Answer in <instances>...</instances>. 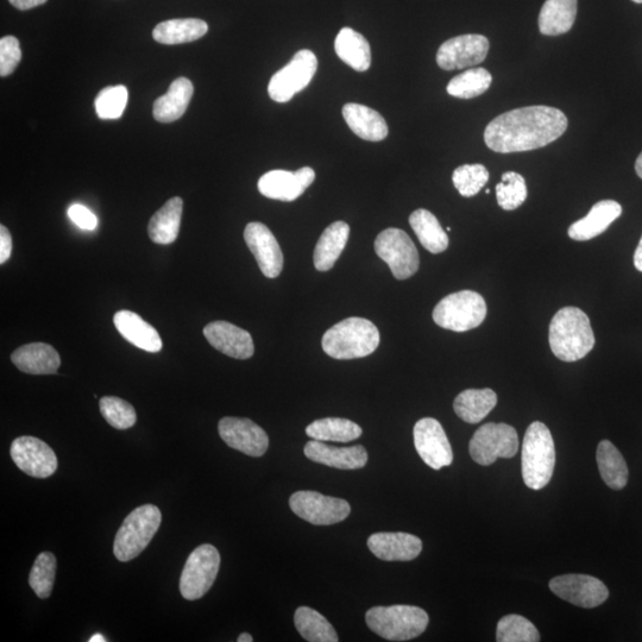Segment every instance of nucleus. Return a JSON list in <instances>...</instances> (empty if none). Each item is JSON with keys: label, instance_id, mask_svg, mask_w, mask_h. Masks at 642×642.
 Instances as JSON below:
<instances>
[{"label": "nucleus", "instance_id": "obj_1", "mask_svg": "<svg viewBox=\"0 0 642 642\" xmlns=\"http://www.w3.org/2000/svg\"><path fill=\"white\" fill-rule=\"evenodd\" d=\"M565 113L550 106H528L496 117L484 131V142L500 154L546 147L568 129Z\"/></svg>", "mask_w": 642, "mask_h": 642}, {"label": "nucleus", "instance_id": "obj_2", "mask_svg": "<svg viewBox=\"0 0 642 642\" xmlns=\"http://www.w3.org/2000/svg\"><path fill=\"white\" fill-rule=\"evenodd\" d=\"M549 341L558 360H582L595 346V335L587 314L577 307L559 310L550 324Z\"/></svg>", "mask_w": 642, "mask_h": 642}, {"label": "nucleus", "instance_id": "obj_3", "mask_svg": "<svg viewBox=\"0 0 642 642\" xmlns=\"http://www.w3.org/2000/svg\"><path fill=\"white\" fill-rule=\"evenodd\" d=\"M323 350L335 360L367 357L380 345V332L370 320L348 318L325 332Z\"/></svg>", "mask_w": 642, "mask_h": 642}, {"label": "nucleus", "instance_id": "obj_4", "mask_svg": "<svg viewBox=\"0 0 642 642\" xmlns=\"http://www.w3.org/2000/svg\"><path fill=\"white\" fill-rule=\"evenodd\" d=\"M522 477L528 488L543 489L551 481L556 465V449L547 426L534 421L522 443Z\"/></svg>", "mask_w": 642, "mask_h": 642}, {"label": "nucleus", "instance_id": "obj_5", "mask_svg": "<svg viewBox=\"0 0 642 642\" xmlns=\"http://www.w3.org/2000/svg\"><path fill=\"white\" fill-rule=\"evenodd\" d=\"M365 622L371 631L383 639L408 641L423 634L430 619L424 609L396 604L369 609L365 614Z\"/></svg>", "mask_w": 642, "mask_h": 642}, {"label": "nucleus", "instance_id": "obj_6", "mask_svg": "<svg viewBox=\"0 0 642 642\" xmlns=\"http://www.w3.org/2000/svg\"><path fill=\"white\" fill-rule=\"evenodd\" d=\"M162 514L154 505H143L132 511L119 528L113 544V553L119 562L127 563L147 549L159 531Z\"/></svg>", "mask_w": 642, "mask_h": 642}, {"label": "nucleus", "instance_id": "obj_7", "mask_svg": "<svg viewBox=\"0 0 642 642\" xmlns=\"http://www.w3.org/2000/svg\"><path fill=\"white\" fill-rule=\"evenodd\" d=\"M487 317L482 295L472 291L452 293L434 307L433 320L443 329L467 332L480 326Z\"/></svg>", "mask_w": 642, "mask_h": 642}, {"label": "nucleus", "instance_id": "obj_8", "mask_svg": "<svg viewBox=\"0 0 642 642\" xmlns=\"http://www.w3.org/2000/svg\"><path fill=\"white\" fill-rule=\"evenodd\" d=\"M220 568V555L210 544L200 545L188 557L180 578V593L188 601L209 593Z\"/></svg>", "mask_w": 642, "mask_h": 642}, {"label": "nucleus", "instance_id": "obj_9", "mask_svg": "<svg viewBox=\"0 0 642 642\" xmlns=\"http://www.w3.org/2000/svg\"><path fill=\"white\" fill-rule=\"evenodd\" d=\"M518 450V432L507 424L483 425L475 432L469 445L471 458L483 467L494 464L497 458H513Z\"/></svg>", "mask_w": 642, "mask_h": 642}, {"label": "nucleus", "instance_id": "obj_10", "mask_svg": "<svg viewBox=\"0 0 642 642\" xmlns=\"http://www.w3.org/2000/svg\"><path fill=\"white\" fill-rule=\"evenodd\" d=\"M375 251L388 264L395 279L407 280L419 270L418 249L405 231L394 228L382 231L376 238Z\"/></svg>", "mask_w": 642, "mask_h": 642}, {"label": "nucleus", "instance_id": "obj_11", "mask_svg": "<svg viewBox=\"0 0 642 642\" xmlns=\"http://www.w3.org/2000/svg\"><path fill=\"white\" fill-rule=\"evenodd\" d=\"M318 69V59L311 50H300L286 67L270 79L269 97L276 103H287L311 84Z\"/></svg>", "mask_w": 642, "mask_h": 642}, {"label": "nucleus", "instance_id": "obj_12", "mask_svg": "<svg viewBox=\"0 0 642 642\" xmlns=\"http://www.w3.org/2000/svg\"><path fill=\"white\" fill-rule=\"evenodd\" d=\"M289 507L299 518L317 526L338 524L351 513L348 501L311 490L294 493L289 499Z\"/></svg>", "mask_w": 642, "mask_h": 642}, {"label": "nucleus", "instance_id": "obj_13", "mask_svg": "<svg viewBox=\"0 0 642 642\" xmlns=\"http://www.w3.org/2000/svg\"><path fill=\"white\" fill-rule=\"evenodd\" d=\"M549 585L553 594L581 608L599 607L609 597L606 585L589 575L558 576L551 579Z\"/></svg>", "mask_w": 642, "mask_h": 642}, {"label": "nucleus", "instance_id": "obj_14", "mask_svg": "<svg viewBox=\"0 0 642 642\" xmlns=\"http://www.w3.org/2000/svg\"><path fill=\"white\" fill-rule=\"evenodd\" d=\"M414 445L428 467L439 470L453 462V452L442 424L433 418H424L414 426Z\"/></svg>", "mask_w": 642, "mask_h": 642}, {"label": "nucleus", "instance_id": "obj_15", "mask_svg": "<svg viewBox=\"0 0 642 642\" xmlns=\"http://www.w3.org/2000/svg\"><path fill=\"white\" fill-rule=\"evenodd\" d=\"M489 47V40L483 35L453 37L438 49L437 64L444 71L474 67L486 60Z\"/></svg>", "mask_w": 642, "mask_h": 642}, {"label": "nucleus", "instance_id": "obj_16", "mask_svg": "<svg viewBox=\"0 0 642 642\" xmlns=\"http://www.w3.org/2000/svg\"><path fill=\"white\" fill-rule=\"evenodd\" d=\"M10 453L17 467L31 477L48 478L58 469L55 452L39 438L24 436L15 439Z\"/></svg>", "mask_w": 642, "mask_h": 642}, {"label": "nucleus", "instance_id": "obj_17", "mask_svg": "<svg viewBox=\"0 0 642 642\" xmlns=\"http://www.w3.org/2000/svg\"><path fill=\"white\" fill-rule=\"evenodd\" d=\"M218 432L230 448L250 457H261L269 448V437L250 419L226 417L219 421Z\"/></svg>", "mask_w": 642, "mask_h": 642}, {"label": "nucleus", "instance_id": "obj_18", "mask_svg": "<svg viewBox=\"0 0 642 642\" xmlns=\"http://www.w3.org/2000/svg\"><path fill=\"white\" fill-rule=\"evenodd\" d=\"M314 180L316 173L311 167L298 169L297 172L276 169L261 176L258 191L266 198L291 203L301 197Z\"/></svg>", "mask_w": 642, "mask_h": 642}, {"label": "nucleus", "instance_id": "obj_19", "mask_svg": "<svg viewBox=\"0 0 642 642\" xmlns=\"http://www.w3.org/2000/svg\"><path fill=\"white\" fill-rule=\"evenodd\" d=\"M244 239L266 278L275 279L282 273L283 254L273 232L262 223H250L244 230Z\"/></svg>", "mask_w": 642, "mask_h": 642}, {"label": "nucleus", "instance_id": "obj_20", "mask_svg": "<svg viewBox=\"0 0 642 642\" xmlns=\"http://www.w3.org/2000/svg\"><path fill=\"white\" fill-rule=\"evenodd\" d=\"M204 336L214 349L236 360H248L255 354L250 333L228 321H212L205 327Z\"/></svg>", "mask_w": 642, "mask_h": 642}, {"label": "nucleus", "instance_id": "obj_21", "mask_svg": "<svg viewBox=\"0 0 642 642\" xmlns=\"http://www.w3.org/2000/svg\"><path fill=\"white\" fill-rule=\"evenodd\" d=\"M373 555L386 562H409L420 555L423 541L409 533H375L368 539Z\"/></svg>", "mask_w": 642, "mask_h": 642}, {"label": "nucleus", "instance_id": "obj_22", "mask_svg": "<svg viewBox=\"0 0 642 642\" xmlns=\"http://www.w3.org/2000/svg\"><path fill=\"white\" fill-rule=\"evenodd\" d=\"M304 452L312 462L330 468L356 470L364 468L368 463V452L362 445L336 448V446L326 445L320 440L313 439L306 444Z\"/></svg>", "mask_w": 642, "mask_h": 642}, {"label": "nucleus", "instance_id": "obj_23", "mask_svg": "<svg viewBox=\"0 0 642 642\" xmlns=\"http://www.w3.org/2000/svg\"><path fill=\"white\" fill-rule=\"evenodd\" d=\"M621 214L622 207L618 201L602 200L593 206L587 216L570 226L569 236L578 242L590 241L602 235Z\"/></svg>", "mask_w": 642, "mask_h": 642}, {"label": "nucleus", "instance_id": "obj_24", "mask_svg": "<svg viewBox=\"0 0 642 642\" xmlns=\"http://www.w3.org/2000/svg\"><path fill=\"white\" fill-rule=\"evenodd\" d=\"M18 369L30 375H53L58 373L61 358L53 346L44 343L23 345L11 355Z\"/></svg>", "mask_w": 642, "mask_h": 642}, {"label": "nucleus", "instance_id": "obj_25", "mask_svg": "<svg viewBox=\"0 0 642 642\" xmlns=\"http://www.w3.org/2000/svg\"><path fill=\"white\" fill-rule=\"evenodd\" d=\"M113 323L123 338L136 348L153 354L161 351L162 339L159 332L135 312L119 311L113 317Z\"/></svg>", "mask_w": 642, "mask_h": 642}, {"label": "nucleus", "instance_id": "obj_26", "mask_svg": "<svg viewBox=\"0 0 642 642\" xmlns=\"http://www.w3.org/2000/svg\"><path fill=\"white\" fill-rule=\"evenodd\" d=\"M342 112L352 132L364 141L380 142L389 134L385 118L368 106L349 103L344 105Z\"/></svg>", "mask_w": 642, "mask_h": 642}, {"label": "nucleus", "instance_id": "obj_27", "mask_svg": "<svg viewBox=\"0 0 642 642\" xmlns=\"http://www.w3.org/2000/svg\"><path fill=\"white\" fill-rule=\"evenodd\" d=\"M350 226L345 222H336L327 226L314 249V267L319 272H329L341 257L349 241Z\"/></svg>", "mask_w": 642, "mask_h": 642}, {"label": "nucleus", "instance_id": "obj_28", "mask_svg": "<svg viewBox=\"0 0 642 642\" xmlns=\"http://www.w3.org/2000/svg\"><path fill=\"white\" fill-rule=\"evenodd\" d=\"M194 93L191 80L179 78L173 81L165 96L154 103V118L160 123H173L185 115Z\"/></svg>", "mask_w": 642, "mask_h": 642}, {"label": "nucleus", "instance_id": "obj_29", "mask_svg": "<svg viewBox=\"0 0 642 642\" xmlns=\"http://www.w3.org/2000/svg\"><path fill=\"white\" fill-rule=\"evenodd\" d=\"M578 0H546L539 15L540 33L559 36L568 33L576 21Z\"/></svg>", "mask_w": 642, "mask_h": 642}, {"label": "nucleus", "instance_id": "obj_30", "mask_svg": "<svg viewBox=\"0 0 642 642\" xmlns=\"http://www.w3.org/2000/svg\"><path fill=\"white\" fill-rule=\"evenodd\" d=\"M184 200L174 197L157 211L148 225V234L156 244L168 245L179 236Z\"/></svg>", "mask_w": 642, "mask_h": 642}, {"label": "nucleus", "instance_id": "obj_31", "mask_svg": "<svg viewBox=\"0 0 642 642\" xmlns=\"http://www.w3.org/2000/svg\"><path fill=\"white\" fill-rule=\"evenodd\" d=\"M496 405L497 395L493 389H467L457 396L453 409L465 423L478 424Z\"/></svg>", "mask_w": 642, "mask_h": 642}, {"label": "nucleus", "instance_id": "obj_32", "mask_svg": "<svg viewBox=\"0 0 642 642\" xmlns=\"http://www.w3.org/2000/svg\"><path fill=\"white\" fill-rule=\"evenodd\" d=\"M335 49L338 58L357 72L368 71L371 65L370 44L354 29L343 28L336 37Z\"/></svg>", "mask_w": 642, "mask_h": 642}, {"label": "nucleus", "instance_id": "obj_33", "mask_svg": "<svg viewBox=\"0 0 642 642\" xmlns=\"http://www.w3.org/2000/svg\"><path fill=\"white\" fill-rule=\"evenodd\" d=\"M209 31V25L198 18H181L157 24L153 37L161 44H182L193 42L204 37Z\"/></svg>", "mask_w": 642, "mask_h": 642}, {"label": "nucleus", "instance_id": "obj_34", "mask_svg": "<svg viewBox=\"0 0 642 642\" xmlns=\"http://www.w3.org/2000/svg\"><path fill=\"white\" fill-rule=\"evenodd\" d=\"M415 235L423 247L431 254L444 253L449 248V236L446 234L439 220L430 211L420 209L414 211L409 217Z\"/></svg>", "mask_w": 642, "mask_h": 642}, {"label": "nucleus", "instance_id": "obj_35", "mask_svg": "<svg viewBox=\"0 0 642 642\" xmlns=\"http://www.w3.org/2000/svg\"><path fill=\"white\" fill-rule=\"evenodd\" d=\"M596 459L603 481L609 488L621 490L627 486V463L612 442L602 440L597 446Z\"/></svg>", "mask_w": 642, "mask_h": 642}, {"label": "nucleus", "instance_id": "obj_36", "mask_svg": "<svg viewBox=\"0 0 642 642\" xmlns=\"http://www.w3.org/2000/svg\"><path fill=\"white\" fill-rule=\"evenodd\" d=\"M306 434L320 442L349 443L362 436V428L348 419L325 418L308 425Z\"/></svg>", "mask_w": 642, "mask_h": 642}, {"label": "nucleus", "instance_id": "obj_37", "mask_svg": "<svg viewBox=\"0 0 642 642\" xmlns=\"http://www.w3.org/2000/svg\"><path fill=\"white\" fill-rule=\"evenodd\" d=\"M294 625L301 637L307 641L337 642L339 640L331 623L312 608H298L294 615Z\"/></svg>", "mask_w": 642, "mask_h": 642}, {"label": "nucleus", "instance_id": "obj_38", "mask_svg": "<svg viewBox=\"0 0 642 642\" xmlns=\"http://www.w3.org/2000/svg\"><path fill=\"white\" fill-rule=\"evenodd\" d=\"M493 83L492 74L484 68H472L453 78L446 91L452 97L472 99L482 96Z\"/></svg>", "mask_w": 642, "mask_h": 642}, {"label": "nucleus", "instance_id": "obj_39", "mask_svg": "<svg viewBox=\"0 0 642 642\" xmlns=\"http://www.w3.org/2000/svg\"><path fill=\"white\" fill-rule=\"evenodd\" d=\"M496 640L499 642H538L540 634L532 622L520 615H507L497 623Z\"/></svg>", "mask_w": 642, "mask_h": 642}, {"label": "nucleus", "instance_id": "obj_40", "mask_svg": "<svg viewBox=\"0 0 642 642\" xmlns=\"http://www.w3.org/2000/svg\"><path fill=\"white\" fill-rule=\"evenodd\" d=\"M56 574V558L52 552H42L37 556L29 576L31 589L40 599H48L53 593Z\"/></svg>", "mask_w": 642, "mask_h": 642}, {"label": "nucleus", "instance_id": "obj_41", "mask_svg": "<svg viewBox=\"0 0 642 642\" xmlns=\"http://www.w3.org/2000/svg\"><path fill=\"white\" fill-rule=\"evenodd\" d=\"M526 181L515 172H507L502 175V181L496 186V198L501 209L514 211L518 209L527 199Z\"/></svg>", "mask_w": 642, "mask_h": 642}, {"label": "nucleus", "instance_id": "obj_42", "mask_svg": "<svg viewBox=\"0 0 642 642\" xmlns=\"http://www.w3.org/2000/svg\"><path fill=\"white\" fill-rule=\"evenodd\" d=\"M99 407L107 423L117 430H128L136 424L135 408L128 401L116 396H104L100 399Z\"/></svg>", "mask_w": 642, "mask_h": 642}, {"label": "nucleus", "instance_id": "obj_43", "mask_svg": "<svg viewBox=\"0 0 642 642\" xmlns=\"http://www.w3.org/2000/svg\"><path fill=\"white\" fill-rule=\"evenodd\" d=\"M452 181L462 197L471 198L487 185L489 172L482 165H464L453 172Z\"/></svg>", "mask_w": 642, "mask_h": 642}, {"label": "nucleus", "instance_id": "obj_44", "mask_svg": "<svg viewBox=\"0 0 642 642\" xmlns=\"http://www.w3.org/2000/svg\"><path fill=\"white\" fill-rule=\"evenodd\" d=\"M129 99L128 88L122 85L110 86L100 91L94 106L99 118H121Z\"/></svg>", "mask_w": 642, "mask_h": 642}, {"label": "nucleus", "instance_id": "obj_45", "mask_svg": "<svg viewBox=\"0 0 642 642\" xmlns=\"http://www.w3.org/2000/svg\"><path fill=\"white\" fill-rule=\"evenodd\" d=\"M22 60L20 41L15 36H5L0 40V75L8 77L15 72Z\"/></svg>", "mask_w": 642, "mask_h": 642}, {"label": "nucleus", "instance_id": "obj_46", "mask_svg": "<svg viewBox=\"0 0 642 642\" xmlns=\"http://www.w3.org/2000/svg\"><path fill=\"white\" fill-rule=\"evenodd\" d=\"M68 216L80 229L92 231L97 228V217L83 205L74 204L69 207Z\"/></svg>", "mask_w": 642, "mask_h": 642}, {"label": "nucleus", "instance_id": "obj_47", "mask_svg": "<svg viewBox=\"0 0 642 642\" xmlns=\"http://www.w3.org/2000/svg\"><path fill=\"white\" fill-rule=\"evenodd\" d=\"M12 253V237L8 228L0 226V264L9 260Z\"/></svg>", "mask_w": 642, "mask_h": 642}, {"label": "nucleus", "instance_id": "obj_48", "mask_svg": "<svg viewBox=\"0 0 642 642\" xmlns=\"http://www.w3.org/2000/svg\"><path fill=\"white\" fill-rule=\"evenodd\" d=\"M18 10H30L47 3V0H9Z\"/></svg>", "mask_w": 642, "mask_h": 642}, {"label": "nucleus", "instance_id": "obj_49", "mask_svg": "<svg viewBox=\"0 0 642 642\" xmlns=\"http://www.w3.org/2000/svg\"><path fill=\"white\" fill-rule=\"evenodd\" d=\"M634 266L642 273V237L634 254Z\"/></svg>", "mask_w": 642, "mask_h": 642}, {"label": "nucleus", "instance_id": "obj_50", "mask_svg": "<svg viewBox=\"0 0 642 642\" xmlns=\"http://www.w3.org/2000/svg\"><path fill=\"white\" fill-rule=\"evenodd\" d=\"M635 172H637L639 178L642 179V153L638 157L637 162H635Z\"/></svg>", "mask_w": 642, "mask_h": 642}, {"label": "nucleus", "instance_id": "obj_51", "mask_svg": "<svg viewBox=\"0 0 642 642\" xmlns=\"http://www.w3.org/2000/svg\"><path fill=\"white\" fill-rule=\"evenodd\" d=\"M238 642H253L254 638L251 637L249 633H243L239 635V638L237 639Z\"/></svg>", "mask_w": 642, "mask_h": 642}, {"label": "nucleus", "instance_id": "obj_52", "mask_svg": "<svg viewBox=\"0 0 642 642\" xmlns=\"http://www.w3.org/2000/svg\"><path fill=\"white\" fill-rule=\"evenodd\" d=\"M106 639L103 637L102 634H94L93 637L90 639V642H105Z\"/></svg>", "mask_w": 642, "mask_h": 642}, {"label": "nucleus", "instance_id": "obj_53", "mask_svg": "<svg viewBox=\"0 0 642 642\" xmlns=\"http://www.w3.org/2000/svg\"><path fill=\"white\" fill-rule=\"evenodd\" d=\"M632 2L637 3V4H642V0H632Z\"/></svg>", "mask_w": 642, "mask_h": 642}]
</instances>
